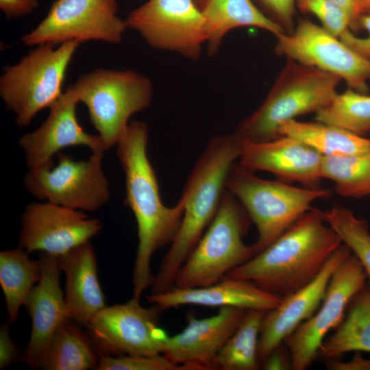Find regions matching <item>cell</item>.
Wrapping results in <instances>:
<instances>
[{"label": "cell", "instance_id": "ac0fdd59", "mask_svg": "<svg viewBox=\"0 0 370 370\" xmlns=\"http://www.w3.org/2000/svg\"><path fill=\"white\" fill-rule=\"evenodd\" d=\"M351 252L343 243L310 282L283 297L275 308L266 312L258 343L260 362L316 312L324 299L334 270Z\"/></svg>", "mask_w": 370, "mask_h": 370}, {"label": "cell", "instance_id": "7402d4cb", "mask_svg": "<svg viewBox=\"0 0 370 370\" xmlns=\"http://www.w3.org/2000/svg\"><path fill=\"white\" fill-rule=\"evenodd\" d=\"M58 259L66 277L64 301L68 317L86 326L106 306L94 248L89 241Z\"/></svg>", "mask_w": 370, "mask_h": 370}, {"label": "cell", "instance_id": "5b68a950", "mask_svg": "<svg viewBox=\"0 0 370 370\" xmlns=\"http://www.w3.org/2000/svg\"><path fill=\"white\" fill-rule=\"evenodd\" d=\"M251 219L238 199L227 188L218 212L178 271L174 288H190L215 284L254 255L244 243Z\"/></svg>", "mask_w": 370, "mask_h": 370}, {"label": "cell", "instance_id": "484cf974", "mask_svg": "<svg viewBox=\"0 0 370 370\" xmlns=\"http://www.w3.org/2000/svg\"><path fill=\"white\" fill-rule=\"evenodd\" d=\"M40 269L21 247L0 253V284L5 297L9 323L16 322L32 289L38 282Z\"/></svg>", "mask_w": 370, "mask_h": 370}, {"label": "cell", "instance_id": "ba28073f", "mask_svg": "<svg viewBox=\"0 0 370 370\" xmlns=\"http://www.w3.org/2000/svg\"><path fill=\"white\" fill-rule=\"evenodd\" d=\"M72 85L106 151L116 145L130 118L150 106L153 95L151 80L130 69H96Z\"/></svg>", "mask_w": 370, "mask_h": 370}, {"label": "cell", "instance_id": "5bb4252c", "mask_svg": "<svg viewBox=\"0 0 370 370\" xmlns=\"http://www.w3.org/2000/svg\"><path fill=\"white\" fill-rule=\"evenodd\" d=\"M367 280L362 266L351 252L334 270L316 312L284 341L291 355L292 369L304 370L311 365L327 334L341 323L351 299Z\"/></svg>", "mask_w": 370, "mask_h": 370}, {"label": "cell", "instance_id": "d6a6232c", "mask_svg": "<svg viewBox=\"0 0 370 370\" xmlns=\"http://www.w3.org/2000/svg\"><path fill=\"white\" fill-rule=\"evenodd\" d=\"M97 370H186L164 355L100 356Z\"/></svg>", "mask_w": 370, "mask_h": 370}, {"label": "cell", "instance_id": "ffe728a7", "mask_svg": "<svg viewBox=\"0 0 370 370\" xmlns=\"http://www.w3.org/2000/svg\"><path fill=\"white\" fill-rule=\"evenodd\" d=\"M239 164L251 171H265L282 182H298L317 188L321 177L323 155L303 142L287 136L265 142L241 141Z\"/></svg>", "mask_w": 370, "mask_h": 370}, {"label": "cell", "instance_id": "8fae6325", "mask_svg": "<svg viewBox=\"0 0 370 370\" xmlns=\"http://www.w3.org/2000/svg\"><path fill=\"white\" fill-rule=\"evenodd\" d=\"M152 48L196 60L207 36L205 19L195 0H148L125 19Z\"/></svg>", "mask_w": 370, "mask_h": 370}, {"label": "cell", "instance_id": "1f68e13d", "mask_svg": "<svg viewBox=\"0 0 370 370\" xmlns=\"http://www.w3.org/2000/svg\"><path fill=\"white\" fill-rule=\"evenodd\" d=\"M296 2L300 10L317 16L321 26L337 38L351 26L352 16L330 0H296Z\"/></svg>", "mask_w": 370, "mask_h": 370}, {"label": "cell", "instance_id": "d6986e66", "mask_svg": "<svg viewBox=\"0 0 370 370\" xmlns=\"http://www.w3.org/2000/svg\"><path fill=\"white\" fill-rule=\"evenodd\" d=\"M245 311L223 307L209 317L189 316L182 332L166 338L162 355L186 370L214 369L216 357L237 329Z\"/></svg>", "mask_w": 370, "mask_h": 370}, {"label": "cell", "instance_id": "74e56055", "mask_svg": "<svg viewBox=\"0 0 370 370\" xmlns=\"http://www.w3.org/2000/svg\"><path fill=\"white\" fill-rule=\"evenodd\" d=\"M283 343L275 347L261 362L262 369L265 370H287L292 369L291 355Z\"/></svg>", "mask_w": 370, "mask_h": 370}, {"label": "cell", "instance_id": "d590c367", "mask_svg": "<svg viewBox=\"0 0 370 370\" xmlns=\"http://www.w3.org/2000/svg\"><path fill=\"white\" fill-rule=\"evenodd\" d=\"M17 361H25V356L12 339L8 323H4L0 328V369Z\"/></svg>", "mask_w": 370, "mask_h": 370}, {"label": "cell", "instance_id": "4316f807", "mask_svg": "<svg viewBox=\"0 0 370 370\" xmlns=\"http://www.w3.org/2000/svg\"><path fill=\"white\" fill-rule=\"evenodd\" d=\"M100 355L88 334L71 319L59 327L42 369L45 370H87L98 367Z\"/></svg>", "mask_w": 370, "mask_h": 370}, {"label": "cell", "instance_id": "836d02e7", "mask_svg": "<svg viewBox=\"0 0 370 370\" xmlns=\"http://www.w3.org/2000/svg\"><path fill=\"white\" fill-rule=\"evenodd\" d=\"M352 27L367 30V36L358 37L348 29L338 38L353 51L370 61V14L359 16Z\"/></svg>", "mask_w": 370, "mask_h": 370}, {"label": "cell", "instance_id": "4fadbf2b", "mask_svg": "<svg viewBox=\"0 0 370 370\" xmlns=\"http://www.w3.org/2000/svg\"><path fill=\"white\" fill-rule=\"evenodd\" d=\"M275 37L278 56L336 75L349 88L363 94L369 92L370 61L322 26L301 19L293 32Z\"/></svg>", "mask_w": 370, "mask_h": 370}, {"label": "cell", "instance_id": "83f0119b", "mask_svg": "<svg viewBox=\"0 0 370 370\" xmlns=\"http://www.w3.org/2000/svg\"><path fill=\"white\" fill-rule=\"evenodd\" d=\"M266 311L246 310L237 329L219 352L214 362V369L257 370L258 343Z\"/></svg>", "mask_w": 370, "mask_h": 370}, {"label": "cell", "instance_id": "277c9868", "mask_svg": "<svg viewBox=\"0 0 370 370\" xmlns=\"http://www.w3.org/2000/svg\"><path fill=\"white\" fill-rule=\"evenodd\" d=\"M341 80L336 75L288 60L262 104L238 123L234 133L241 141L276 139L282 123L328 105L338 93Z\"/></svg>", "mask_w": 370, "mask_h": 370}, {"label": "cell", "instance_id": "f35d334b", "mask_svg": "<svg viewBox=\"0 0 370 370\" xmlns=\"http://www.w3.org/2000/svg\"><path fill=\"white\" fill-rule=\"evenodd\" d=\"M328 370H370V359L364 358L360 352H356L348 361H341L334 358L325 363Z\"/></svg>", "mask_w": 370, "mask_h": 370}, {"label": "cell", "instance_id": "8992f818", "mask_svg": "<svg viewBox=\"0 0 370 370\" xmlns=\"http://www.w3.org/2000/svg\"><path fill=\"white\" fill-rule=\"evenodd\" d=\"M225 186L256 226L258 238L253 245L255 255L312 209V202L328 197L332 193L327 189L295 187L280 180H265L236 162L229 172Z\"/></svg>", "mask_w": 370, "mask_h": 370}, {"label": "cell", "instance_id": "4dcf8cb0", "mask_svg": "<svg viewBox=\"0 0 370 370\" xmlns=\"http://www.w3.org/2000/svg\"><path fill=\"white\" fill-rule=\"evenodd\" d=\"M321 214L326 223L359 260L370 283V232L367 223L341 206L321 211Z\"/></svg>", "mask_w": 370, "mask_h": 370}, {"label": "cell", "instance_id": "f546056e", "mask_svg": "<svg viewBox=\"0 0 370 370\" xmlns=\"http://www.w3.org/2000/svg\"><path fill=\"white\" fill-rule=\"evenodd\" d=\"M317 121L363 136L370 132V95L348 88L317 111Z\"/></svg>", "mask_w": 370, "mask_h": 370}, {"label": "cell", "instance_id": "52a82bcc", "mask_svg": "<svg viewBox=\"0 0 370 370\" xmlns=\"http://www.w3.org/2000/svg\"><path fill=\"white\" fill-rule=\"evenodd\" d=\"M80 42L69 41L58 47L35 46L18 62L3 67L0 97L15 116L18 127L28 126L42 110L49 108L63 93L68 66Z\"/></svg>", "mask_w": 370, "mask_h": 370}, {"label": "cell", "instance_id": "b9f144b4", "mask_svg": "<svg viewBox=\"0 0 370 370\" xmlns=\"http://www.w3.org/2000/svg\"><path fill=\"white\" fill-rule=\"evenodd\" d=\"M367 195H370V190H369Z\"/></svg>", "mask_w": 370, "mask_h": 370}, {"label": "cell", "instance_id": "7a4b0ae2", "mask_svg": "<svg viewBox=\"0 0 370 370\" xmlns=\"http://www.w3.org/2000/svg\"><path fill=\"white\" fill-rule=\"evenodd\" d=\"M241 143L234 133L210 138L195 163L180 199L184 211L177 232L153 276L151 293L171 289L178 271L214 219L229 172L239 159Z\"/></svg>", "mask_w": 370, "mask_h": 370}, {"label": "cell", "instance_id": "60d3db41", "mask_svg": "<svg viewBox=\"0 0 370 370\" xmlns=\"http://www.w3.org/2000/svg\"><path fill=\"white\" fill-rule=\"evenodd\" d=\"M336 5L346 11L353 18L354 8L356 0H330ZM352 25V24H351ZM351 27V26H350Z\"/></svg>", "mask_w": 370, "mask_h": 370}, {"label": "cell", "instance_id": "6da1fadb", "mask_svg": "<svg viewBox=\"0 0 370 370\" xmlns=\"http://www.w3.org/2000/svg\"><path fill=\"white\" fill-rule=\"evenodd\" d=\"M148 126L132 121L116 143V156L125 173V199L137 223L138 244L132 275L133 297L140 299L151 286L153 254L171 244L184 215L180 199L172 207L163 204L156 172L147 156Z\"/></svg>", "mask_w": 370, "mask_h": 370}, {"label": "cell", "instance_id": "d4e9b609", "mask_svg": "<svg viewBox=\"0 0 370 370\" xmlns=\"http://www.w3.org/2000/svg\"><path fill=\"white\" fill-rule=\"evenodd\" d=\"M280 136L297 139L323 156L356 155L370 152V139L340 127L322 122H300L295 119L282 123Z\"/></svg>", "mask_w": 370, "mask_h": 370}, {"label": "cell", "instance_id": "3957f363", "mask_svg": "<svg viewBox=\"0 0 370 370\" xmlns=\"http://www.w3.org/2000/svg\"><path fill=\"white\" fill-rule=\"evenodd\" d=\"M312 208L269 246L234 269L228 276L248 280L280 298L310 282L343 244Z\"/></svg>", "mask_w": 370, "mask_h": 370}, {"label": "cell", "instance_id": "e0dca14e", "mask_svg": "<svg viewBox=\"0 0 370 370\" xmlns=\"http://www.w3.org/2000/svg\"><path fill=\"white\" fill-rule=\"evenodd\" d=\"M38 262L40 280L24 304L32 320L25 362L36 369H42L59 327L69 318L60 283L62 269L58 256L40 253Z\"/></svg>", "mask_w": 370, "mask_h": 370}, {"label": "cell", "instance_id": "8d00e7d4", "mask_svg": "<svg viewBox=\"0 0 370 370\" xmlns=\"http://www.w3.org/2000/svg\"><path fill=\"white\" fill-rule=\"evenodd\" d=\"M38 5V0H0V9L8 19L29 14Z\"/></svg>", "mask_w": 370, "mask_h": 370}, {"label": "cell", "instance_id": "e575fe53", "mask_svg": "<svg viewBox=\"0 0 370 370\" xmlns=\"http://www.w3.org/2000/svg\"><path fill=\"white\" fill-rule=\"evenodd\" d=\"M271 15V18L290 34L294 30L296 0H259Z\"/></svg>", "mask_w": 370, "mask_h": 370}, {"label": "cell", "instance_id": "7c38bea8", "mask_svg": "<svg viewBox=\"0 0 370 370\" xmlns=\"http://www.w3.org/2000/svg\"><path fill=\"white\" fill-rule=\"evenodd\" d=\"M132 297L122 304L106 306L86 325L100 356H156L162 354L168 337L158 327L162 311L153 305L145 308Z\"/></svg>", "mask_w": 370, "mask_h": 370}, {"label": "cell", "instance_id": "30bf717a", "mask_svg": "<svg viewBox=\"0 0 370 370\" xmlns=\"http://www.w3.org/2000/svg\"><path fill=\"white\" fill-rule=\"evenodd\" d=\"M118 11L116 0H55L47 16L21 41L30 47L73 40L118 44L127 28Z\"/></svg>", "mask_w": 370, "mask_h": 370}, {"label": "cell", "instance_id": "603a6c76", "mask_svg": "<svg viewBox=\"0 0 370 370\" xmlns=\"http://www.w3.org/2000/svg\"><path fill=\"white\" fill-rule=\"evenodd\" d=\"M205 19L207 52L216 54L225 35L241 27H256L275 36L285 30L262 13L251 0H197Z\"/></svg>", "mask_w": 370, "mask_h": 370}, {"label": "cell", "instance_id": "ab89813d", "mask_svg": "<svg viewBox=\"0 0 370 370\" xmlns=\"http://www.w3.org/2000/svg\"><path fill=\"white\" fill-rule=\"evenodd\" d=\"M368 14H370V0H356L351 27L359 16Z\"/></svg>", "mask_w": 370, "mask_h": 370}, {"label": "cell", "instance_id": "f1b7e54d", "mask_svg": "<svg viewBox=\"0 0 370 370\" xmlns=\"http://www.w3.org/2000/svg\"><path fill=\"white\" fill-rule=\"evenodd\" d=\"M321 177L335 182L336 191L345 197L367 195L370 189V152L323 156Z\"/></svg>", "mask_w": 370, "mask_h": 370}, {"label": "cell", "instance_id": "9a60e30c", "mask_svg": "<svg viewBox=\"0 0 370 370\" xmlns=\"http://www.w3.org/2000/svg\"><path fill=\"white\" fill-rule=\"evenodd\" d=\"M102 229V223L83 211L48 201L32 202L21 217L18 247L60 256L89 241Z\"/></svg>", "mask_w": 370, "mask_h": 370}, {"label": "cell", "instance_id": "9c48e42d", "mask_svg": "<svg viewBox=\"0 0 370 370\" xmlns=\"http://www.w3.org/2000/svg\"><path fill=\"white\" fill-rule=\"evenodd\" d=\"M104 151H92L85 160L58 153V162L28 170L23 178L25 190L33 197L66 208L93 212L110 198L109 181L103 169Z\"/></svg>", "mask_w": 370, "mask_h": 370}, {"label": "cell", "instance_id": "44dd1931", "mask_svg": "<svg viewBox=\"0 0 370 370\" xmlns=\"http://www.w3.org/2000/svg\"><path fill=\"white\" fill-rule=\"evenodd\" d=\"M146 299L149 304L162 310L184 305H197L267 312L282 301V298L262 290L250 281L228 275L209 286L190 288L173 287L162 293H151Z\"/></svg>", "mask_w": 370, "mask_h": 370}, {"label": "cell", "instance_id": "cb8c5ba5", "mask_svg": "<svg viewBox=\"0 0 370 370\" xmlns=\"http://www.w3.org/2000/svg\"><path fill=\"white\" fill-rule=\"evenodd\" d=\"M350 352H370V286L367 284L351 299L334 332L325 338L319 356L332 359Z\"/></svg>", "mask_w": 370, "mask_h": 370}, {"label": "cell", "instance_id": "2e32d148", "mask_svg": "<svg viewBox=\"0 0 370 370\" xmlns=\"http://www.w3.org/2000/svg\"><path fill=\"white\" fill-rule=\"evenodd\" d=\"M79 102L73 85L49 108L45 121L34 131L18 139L28 170L52 163L51 158L62 149L86 146L92 151H106L99 135L87 133L78 122L76 108Z\"/></svg>", "mask_w": 370, "mask_h": 370}]
</instances>
